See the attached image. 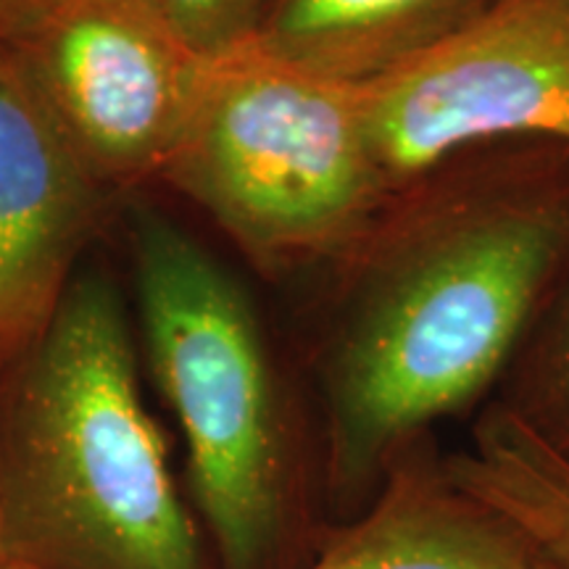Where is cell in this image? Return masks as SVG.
Returning a JSON list of instances; mask_svg holds the SVG:
<instances>
[{
	"mask_svg": "<svg viewBox=\"0 0 569 569\" xmlns=\"http://www.w3.org/2000/svg\"><path fill=\"white\" fill-rule=\"evenodd\" d=\"M448 480L515 532L536 569H569V448L538 419L493 411Z\"/></svg>",
	"mask_w": 569,
	"mask_h": 569,
	"instance_id": "cell-10",
	"label": "cell"
},
{
	"mask_svg": "<svg viewBox=\"0 0 569 569\" xmlns=\"http://www.w3.org/2000/svg\"><path fill=\"white\" fill-rule=\"evenodd\" d=\"M0 569H30V567L19 565V561H9V559H0Z\"/></svg>",
	"mask_w": 569,
	"mask_h": 569,
	"instance_id": "cell-14",
	"label": "cell"
},
{
	"mask_svg": "<svg viewBox=\"0 0 569 569\" xmlns=\"http://www.w3.org/2000/svg\"><path fill=\"white\" fill-rule=\"evenodd\" d=\"M390 190L501 140L569 148V0H493L457 32L361 84Z\"/></svg>",
	"mask_w": 569,
	"mask_h": 569,
	"instance_id": "cell-5",
	"label": "cell"
},
{
	"mask_svg": "<svg viewBox=\"0 0 569 569\" xmlns=\"http://www.w3.org/2000/svg\"><path fill=\"white\" fill-rule=\"evenodd\" d=\"M311 569H536L507 525L451 486L403 472Z\"/></svg>",
	"mask_w": 569,
	"mask_h": 569,
	"instance_id": "cell-9",
	"label": "cell"
},
{
	"mask_svg": "<svg viewBox=\"0 0 569 569\" xmlns=\"http://www.w3.org/2000/svg\"><path fill=\"white\" fill-rule=\"evenodd\" d=\"M163 180L269 269L348 253L396 193L359 84L261 51L213 56Z\"/></svg>",
	"mask_w": 569,
	"mask_h": 569,
	"instance_id": "cell-3",
	"label": "cell"
},
{
	"mask_svg": "<svg viewBox=\"0 0 569 569\" xmlns=\"http://www.w3.org/2000/svg\"><path fill=\"white\" fill-rule=\"evenodd\" d=\"M148 367L188 448L190 493L222 569H261L284 519L280 407L259 319L238 280L159 213L132 222Z\"/></svg>",
	"mask_w": 569,
	"mask_h": 569,
	"instance_id": "cell-4",
	"label": "cell"
},
{
	"mask_svg": "<svg viewBox=\"0 0 569 569\" xmlns=\"http://www.w3.org/2000/svg\"><path fill=\"white\" fill-rule=\"evenodd\" d=\"M106 190L0 40V372L59 315Z\"/></svg>",
	"mask_w": 569,
	"mask_h": 569,
	"instance_id": "cell-7",
	"label": "cell"
},
{
	"mask_svg": "<svg viewBox=\"0 0 569 569\" xmlns=\"http://www.w3.org/2000/svg\"><path fill=\"white\" fill-rule=\"evenodd\" d=\"M559 386L565 390V407L569 409V315L565 325V338H561V356H559ZM561 443V440H559ZM569 448V443H565Z\"/></svg>",
	"mask_w": 569,
	"mask_h": 569,
	"instance_id": "cell-13",
	"label": "cell"
},
{
	"mask_svg": "<svg viewBox=\"0 0 569 569\" xmlns=\"http://www.w3.org/2000/svg\"><path fill=\"white\" fill-rule=\"evenodd\" d=\"M122 298L74 277L13 365L0 415V559L30 569H203L140 396Z\"/></svg>",
	"mask_w": 569,
	"mask_h": 569,
	"instance_id": "cell-2",
	"label": "cell"
},
{
	"mask_svg": "<svg viewBox=\"0 0 569 569\" xmlns=\"http://www.w3.org/2000/svg\"><path fill=\"white\" fill-rule=\"evenodd\" d=\"M493 0H267L253 42L330 80L369 84Z\"/></svg>",
	"mask_w": 569,
	"mask_h": 569,
	"instance_id": "cell-8",
	"label": "cell"
},
{
	"mask_svg": "<svg viewBox=\"0 0 569 569\" xmlns=\"http://www.w3.org/2000/svg\"><path fill=\"white\" fill-rule=\"evenodd\" d=\"M32 3L34 0H0V40L17 27V21L24 17Z\"/></svg>",
	"mask_w": 569,
	"mask_h": 569,
	"instance_id": "cell-12",
	"label": "cell"
},
{
	"mask_svg": "<svg viewBox=\"0 0 569 569\" xmlns=\"http://www.w3.org/2000/svg\"><path fill=\"white\" fill-rule=\"evenodd\" d=\"M196 53L213 59L253 38L267 0H127Z\"/></svg>",
	"mask_w": 569,
	"mask_h": 569,
	"instance_id": "cell-11",
	"label": "cell"
},
{
	"mask_svg": "<svg viewBox=\"0 0 569 569\" xmlns=\"http://www.w3.org/2000/svg\"><path fill=\"white\" fill-rule=\"evenodd\" d=\"M3 40L106 188L163 177L206 56L127 0H34Z\"/></svg>",
	"mask_w": 569,
	"mask_h": 569,
	"instance_id": "cell-6",
	"label": "cell"
},
{
	"mask_svg": "<svg viewBox=\"0 0 569 569\" xmlns=\"http://www.w3.org/2000/svg\"><path fill=\"white\" fill-rule=\"evenodd\" d=\"M348 253L330 411L338 467L359 475L507 361L569 256V148L457 156L398 190Z\"/></svg>",
	"mask_w": 569,
	"mask_h": 569,
	"instance_id": "cell-1",
	"label": "cell"
}]
</instances>
